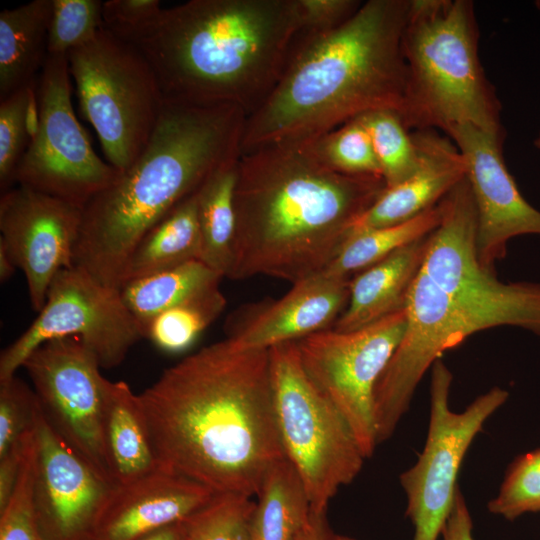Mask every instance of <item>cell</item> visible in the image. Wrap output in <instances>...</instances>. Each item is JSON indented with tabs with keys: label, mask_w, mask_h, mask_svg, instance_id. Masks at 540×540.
<instances>
[{
	"label": "cell",
	"mask_w": 540,
	"mask_h": 540,
	"mask_svg": "<svg viewBox=\"0 0 540 540\" xmlns=\"http://www.w3.org/2000/svg\"><path fill=\"white\" fill-rule=\"evenodd\" d=\"M400 310L363 328L326 329L296 341L302 366L344 416L365 458L377 442L375 387L406 328Z\"/></svg>",
	"instance_id": "obj_13"
},
{
	"label": "cell",
	"mask_w": 540,
	"mask_h": 540,
	"mask_svg": "<svg viewBox=\"0 0 540 540\" xmlns=\"http://www.w3.org/2000/svg\"><path fill=\"white\" fill-rule=\"evenodd\" d=\"M385 188L382 177L332 169L310 140L271 143L241 154L227 278L263 275L295 284L320 274Z\"/></svg>",
	"instance_id": "obj_2"
},
{
	"label": "cell",
	"mask_w": 540,
	"mask_h": 540,
	"mask_svg": "<svg viewBox=\"0 0 540 540\" xmlns=\"http://www.w3.org/2000/svg\"><path fill=\"white\" fill-rule=\"evenodd\" d=\"M113 486L56 432L40 404L33 497L43 538L90 539L95 517Z\"/></svg>",
	"instance_id": "obj_17"
},
{
	"label": "cell",
	"mask_w": 540,
	"mask_h": 540,
	"mask_svg": "<svg viewBox=\"0 0 540 540\" xmlns=\"http://www.w3.org/2000/svg\"><path fill=\"white\" fill-rule=\"evenodd\" d=\"M409 8L410 0H368L334 30L298 32L278 84L247 117L241 154L276 142L313 140L372 111L400 115Z\"/></svg>",
	"instance_id": "obj_3"
},
{
	"label": "cell",
	"mask_w": 540,
	"mask_h": 540,
	"mask_svg": "<svg viewBox=\"0 0 540 540\" xmlns=\"http://www.w3.org/2000/svg\"><path fill=\"white\" fill-rule=\"evenodd\" d=\"M250 529V540H298L311 508L298 474L287 459L266 476Z\"/></svg>",
	"instance_id": "obj_27"
},
{
	"label": "cell",
	"mask_w": 540,
	"mask_h": 540,
	"mask_svg": "<svg viewBox=\"0 0 540 540\" xmlns=\"http://www.w3.org/2000/svg\"><path fill=\"white\" fill-rule=\"evenodd\" d=\"M357 0H295L299 32L326 33L346 22L361 6Z\"/></svg>",
	"instance_id": "obj_38"
},
{
	"label": "cell",
	"mask_w": 540,
	"mask_h": 540,
	"mask_svg": "<svg viewBox=\"0 0 540 540\" xmlns=\"http://www.w3.org/2000/svg\"><path fill=\"white\" fill-rule=\"evenodd\" d=\"M298 32L295 0H190L119 38L148 61L164 101L249 117L278 84Z\"/></svg>",
	"instance_id": "obj_4"
},
{
	"label": "cell",
	"mask_w": 540,
	"mask_h": 540,
	"mask_svg": "<svg viewBox=\"0 0 540 540\" xmlns=\"http://www.w3.org/2000/svg\"><path fill=\"white\" fill-rule=\"evenodd\" d=\"M34 430L35 426L20 442L12 446L5 455L0 457V510L7 504L15 489L27 444Z\"/></svg>",
	"instance_id": "obj_40"
},
{
	"label": "cell",
	"mask_w": 540,
	"mask_h": 540,
	"mask_svg": "<svg viewBox=\"0 0 540 540\" xmlns=\"http://www.w3.org/2000/svg\"><path fill=\"white\" fill-rule=\"evenodd\" d=\"M310 141L332 169L353 176L382 177L370 135L358 118Z\"/></svg>",
	"instance_id": "obj_33"
},
{
	"label": "cell",
	"mask_w": 540,
	"mask_h": 540,
	"mask_svg": "<svg viewBox=\"0 0 540 540\" xmlns=\"http://www.w3.org/2000/svg\"><path fill=\"white\" fill-rule=\"evenodd\" d=\"M357 118L370 135L386 187L407 179L416 170L419 155L413 132L399 113L378 110Z\"/></svg>",
	"instance_id": "obj_30"
},
{
	"label": "cell",
	"mask_w": 540,
	"mask_h": 540,
	"mask_svg": "<svg viewBox=\"0 0 540 540\" xmlns=\"http://www.w3.org/2000/svg\"><path fill=\"white\" fill-rule=\"evenodd\" d=\"M329 536L326 513H317L311 510L298 540H329Z\"/></svg>",
	"instance_id": "obj_42"
},
{
	"label": "cell",
	"mask_w": 540,
	"mask_h": 540,
	"mask_svg": "<svg viewBox=\"0 0 540 540\" xmlns=\"http://www.w3.org/2000/svg\"><path fill=\"white\" fill-rule=\"evenodd\" d=\"M465 158L466 178L476 217V252L480 266L495 274V264L507 253L509 240L540 236V210L521 194L503 155L505 134H492L470 124L446 133Z\"/></svg>",
	"instance_id": "obj_15"
},
{
	"label": "cell",
	"mask_w": 540,
	"mask_h": 540,
	"mask_svg": "<svg viewBox=\"0 0 540 540\" xmlns=\"http://www.w3.org/2000/svg\"><path fill=\"white\" fill-rule=\"evenodd\" d=\"M419 163L404 181L386 187L353 223L349 237L370 229L405 222L439 203L466 177L467 165L459 148L434 129L414 130Z\"/></svg>",
	"instance_id": "obj_20"
},
{
	"label": "cell",
	"mask_w": 540,
	"mask_h": 540,
	"mask_svg": "<svg viewBox=\"0 0 540 540\" xmlns=\"http://www.w3.org/2000/svg\"><path fill=\"white\" fill-rule=\"evenodd\" d=\"M239 157L218 168L196 192L201 261L223 278L228 277L233 262L234 191Z\"/></svg>",
	"instance_id": "obj_25"
},
{
	"label": "cell",
	"mask_w": 540,
	"mask_h": 540,
	"mask_svg": "<svg viewBox=\"0 0 540 540\" xmlns=\"http://www.w3.org/2000/svg\"><path fill=\"white\" fill-rule=\"evenodd\" d=\"M488 510L507 520L540 512V448L518 456L510 464Z\"/></svg>",
	"instance_id": "obj_35"
},
{
	"label": "cell",
	"mask_w": 540,
	"mask_h": 540,
	"mask_svg": "<svg viewBox=\"0 0 540 540\" xmlns=\"http://www.w3.org/2000/svg\"><path fill=\"white\" fill-rule=\"evenodd\" d=\"M138 399L157 468L216 493L257 496L286 459L269 349L241 350L225 338L167 368Z\"/></svg>",
	"instance_id": "obj_1"
},
{
	"label": "cell",
	"mask_w": 540,
	"mask_h": 540,
	"mask_svg": "<svg viewBox=\"0 0 540 540\" xmlns=\"http://www.w3.org/2000/svg\"><path fill=\"white\" fill-rule=\"evenodd\" d=\"M349 283L320 273L280 298L243 305L226 319V339L237 349L262 350L331 329L348 304Z\"/></svg>",
	"instance_id": "obj_18"
},
{
	"label": "cell",
	"mask_w": 540,
	"mask_h": 540,
	"mask_svg": "<svg viewBox=\"0 0 540 540\" xmlns=\"http://www.w3.org/2000/svg\"><path fill=\"white\" fill-rule=\"evenodd\" d=\"M67 60L81 114L107 162L127 171L146 147L164 104L152 67L134 45L104 26Z\"/></svg>",
	"instance_id": "obj_9"
},
{
	"label": "cell",
	"mask_w": 540,
	"mask_h": 540,
	"mask_svg": "<svg viewBox=\"0 0 540 540\" xmlns=\"http://www.w3.org/2000/svg\"><path fill=\"white\" fill-rule=\"evenodd\" d=\"M36 84L23 87L0 100V188L15 182V173L35 132L38 119Z\"/></svg>",
	"instance_id": "obj_31"
},
{
	"label": "cell",
	"mask_w": 540,
	"mask_h": 540,
	"mask_svg": "<svg viewBox=\"0 0 540 540\" xmlns=\"http://www.w3.org/2000/svg\"><path fill=\"white\" fill-rule=\"evenodd\" d=\"M17 266L11 258L6 248L0 244V281H8L17 270Z\"/></svg>",
	"instance_id": "obj_44"
},
{
	"label": "cell",
	"mask_w": 540,
	"mask_h": 540,
	"mask_svg": "<svg viewBox=\"0 0 540 540\" xmlns=\"http://www.w3.org/2000/svg\"><path fill=\"white\" fill-rule=\"evenodd\" d=\"M472 519L465 498L458 488L454 505L446 520L441 535L443 540H474Z\"/></svg>",
	"instance_id": "obj_41"
},
{
	"label": "cell",
	"mask_w": 540,
	"mask_h": 540,
	"mask_svg": "<svg viewBox=\"0 0 540 540\" xmlns=\"http://www.w3.org/2000/svg\"><path fill=\"white\" fill-rule=\"evenodd\" d=\"M329 540H355L351 537H348V536H344V535H333V534H330L329 536Z\"/></svg>",
	"instance_id": "obj_45"
},
{
	"label": "cell",
	"mask_w": 540,
	"mask_h": 540,
	"mask_svg": "<svg viewBox=\"0 0 540 540\" xmlns=\"http://www.w3.org/2000/svg\"><path fill=\"white\" fill-rule=\"evenodd\" d=\"M221 275L200 260L128 281L120 289L123 301L143 336L150 322L163 311L196 295L219 287Z\"/></svg>",
	"instance_id": "obj_26"
},
{
	"label": "cell",
	"mask_w": 540,
	"mask_h": 540,
	"mask_svg": "<svg viewBox=\"0 0 540 540\" xmlns=\"http://www.w3.org/2000/svg\"><path fill=\"white\" fill-rule=\"evenodd\" d=\"M39 409L34 389L23 380L0 381V457L34 428Z\"/></svg>",
	"instance_id": "obj_37"
},
{
	"label": "cell",
	"mask_w": 540,
	"mask_h": 540,
	"mask_svg": "<svg viewBox=\"0 0 540 540\" xmlns=\"http://www.w3.org/2000/svg\"><path fill=\"white\" fill-rule=\"evenodd\" d=\"M56 432L106 482L116 485L104 441L105 381L96 355L77 337L49 340L24 361Z\"/></svg>",
	"instance_id": "obj_14"
},
{
	"label": "cell",
	"mask_w": 540,
	"mask_h": 540,
	"mask_svg": "<svg viewBox=\"0 0 540 540\" xmlns=\"http://www.w3.org/2000/svg\"><path fill=\"white\" fill-rule=\"evenodd\" d=\"M226 304L219 287L205 291L157 315L148 325L145 338L165 353L184 352L219 317Z\"/></svg>",
	"instance_id": "obj_29"
},
{
	"label": "cell",
	"mask_w": 540,
	"mask_h": 540,
	"mask_svg": "<svg viewBox=\"0 0 540 540\" xmlns=\"http://www.w3.org/2000/svg\"><path fill=\"white\" fill-rule=\"evenodd\" d=\"M82 209L18 185L0 197V244L24 273L33 310L45 304L54 277L74 266Z\"/></svg>",
	"instance_id": "obj_16"
},
{
	"label": "cell",
	"mask_w": 540,
	"mask_h": 540,
	"mask_svg": "<svg viewBox=\"0 0 540 540\" xmlns=\"http://www.w3.org/2000/svg\"><path fill=\"white\" fill-rule=\"evenodd\" d=\"M52 0H34L0 13V100L35 83L48 57Z\"/></svg>",
	"instance_id": "obj_23"
},
{
	"label": "cell",
	"mask_w": 540,
	"mask_h": 540,
	"mask_svg": "<svg viewBox=\"0 0 540 540\" xmlns=\"http://www.w3.org/2000/svg\"><path fill=\"white\" fill-rule=\"evenodd\" d=\"M256 502L239 493H217L186 519V540H250Z\"/></svg>",
	"instance_id": "obj_32"
},
{
	"label": "cell",
	"mask_w": 540,
	"mask_h": 540,
	"mask_svg": "<svg viewBox=\"0 0 540 540\" xmlns=\"http://www.w3.org/2000/svg\"><path fill=\"white\" fill-rule=\"evenodd\" d=\"M453 375L440 359L432 365L430 416L425 446L417 462L400 475L413 540H437L454 505L457 478L467 450L485 421L508 399L493 387L463 412L449 406Z\"/></svg>",
	"instance_id": "obj_11"
},
{
	"label": "cell",
	"mask_w": 540,
	"mask_h": 540,
	"mask_svg": "<svg viewBox=\"0 0 540 540\" xmlns=\"http://www.w3.org/2000/svg\"><path fill=\"white\" fill-rule=\"evenodd\" d=\"M64 337L82 340L104 369L120 365L144 338L119 289L102 284L80 267L65 268L51 282L35 320L2 351L0 381L15 376L37 347Z\"/></svg>",
	"instance_id": "obj_12"
},
{
	"label": "cell",
	"mask_w": 540,
	"mask_h": 540,
	"mask_svg": "<svg viewBox=\"0 0 540 540\" xmlns=\"http://www.w3.org/2000/svg\"><path fill=\"white\" fill-rule=\"evenodd\" d=\"M35 459L36 426L28 441L15 489L0 510V540H45L34 506Z\"/></svg>",
	"instance_id": "obj_36"
},
{
	"label": "cell",
	"mask_w": 540,
	"mask_h": 540,
	"mask_svg": "<svg viewBox=\"0 0 540 540\" xmlns=\"http://www.w3.org/2000/svg\"><path fill=\"white\" fill-rule=\"evenodd\" d=\"M273 408L285 458L298 474L310 508L326 513L339 488L366 459L350 425L305 372L296 341L269 348Z\"/></svg>",
	"instance_id": "obj_8"
},
{
	"label": "cell",
	"mask_w": 540,
	"mask_h": 540,
	"mask_svg": "<svg viewBox=\"0 0 540 540\" xmlns=\"http://www.w3.org/2000/svg\"><path fill=\"white\" fill-rule=\"evenodd\" d=\"M246 113L164 101L134 164L82 209L74 266L121 289L145 234L218 168L240 156Z\"/></svg>",
	"instance_id": "obj_5"
},
{
	"label": "cell",
	"mask_w": 540,
	"mask_h": 540,
	"mask_svg": "<svg viewBox=\"0 0 540 540\" xmlns=\"http://www.w3.org/2000/svg\"><path fill=\"white\" fill-rule=\"evenodd\" d=\"M137 540H186V520L157 529Z\"/></svg>",
	"instance_id": "obj_43"
},
{
	"label": "cell",
	"mask_w": 540,
	"mask_h": 540,
	"mask_svg": "<svg viewBox=\"0 0 540 540\" xmlns=\"http://www.w3.org/2000/svg\"><path fill=\"white\" fill-rule=\"evenodd\" d=\"M534 146L540 151V130L534 139Z\"/></svg>",
	"instance_id": "obj_46"
},
{
	"label": "cell",
	"mask_w": 540,
	"mask_h": 540,
	"mask_svg": "<svg viewBox=\"0 0 540 540\" xmlns=\"http://www.w3.org/2000/svg\"><path fill=\"white\" fill-rule=\"evenodd\" d=\"M103 2L52 0L48 55H66L91 41L103 26Z\"/></svg>",
	"instance_id": "obj_34"
},
{
	"label": "cell",
	"mask_w": 540,
	"mask_h": 540,
	"mask_svg": "<svg viewBox=\"0 0 540 540\" xmlns=\"http://www.w3.org/2000/svg\"><path fill=\"white\" fill-rule=\"evenodd\" d=\"M217 493L180 474L157 468L111 488L92 526L91 540H137L185 521Z\"/></svg>",
	"instance_id": "obj_19"
},
{
	"label": "cell",
	"mask_w": 540,
	"mask_h": 540,
	"mask_svg": "<svg viewBox=\"0 0 540 540\" xmlns=\"http://www.w3.org/2000/svg\"><path fill=\"white\" fill-rule=\"evenodd\" d=\"M428 236L354 275L349 283L348 304L332 329L354 331L405 309L409 291L424 261Z\"/></svg>",
	"instance_id": "obj_21"
},
{
	"label": "cell",
	"mask_w": 540,
	"mask_h": 540,
	"mask_svg": "<svg viewBox=\"0 0 540 540\" xmlns=\"http://www.w3.org/2000/svg\"><path fill=\"white\" fill-rule=\"evenodd\" d=\"M87 540H91V539H87Z\"/></svg>",
	"instance_id": "obj_47"
},
{
	"label": "cell",
	"mask_w": 540,
	"mask_h": 540,
	"mask_svg": "<svg viewBox=\"0 0 540 540\" xmlns=\"http://www.w3.org/2000/svg\"><path fill=\"white\" fill-rule=\"evenodd\" d=\"M66 55H48L36 90L38 121L15 182L80 209L121 175L92 148L71 99Z\"/></svg>",
	"instance_id": "obj_10"
},
{
	"label": "cell",
	"mask_w": 540,
	"mask_h": 540,
	"mask_svg": "<svg viewBox=\"0 0 540 540\" xmlns=\"http://www.w3.org/2000/svg\"><path fill=\"white\" fill-rule=\"evenodd\" d=\"M407 83L402 111L411 130L444 134L470 124L505 134L501 105L479 57L470 0H410L403 33Z\"/></svg>",
	"instance_id": "obj_7"
},
{
	"label": "cell",
	"mask_w": 540,
	"mask_h": 540,
	"mask_svg": "<svg viewBox=\"0 0 540 540\" xmlns=\"http://www.w3.org/2000/svg\"><path fill=\"white\" fill-rule=\"evenodd\" d=\"M405 310L404 335L375 387L379 444L391 437L422 377L445 351L499 326L540 336V283L500 281L480 266L474 238L455 234L428 253Z\"/></svg>",
	"instance_id": "obj_6"
},
{
	"label": "cell",
	"mask_w": 540,
	"mask_h": 540,
	"mask_svg": "<svg viewBox=\"0 0 540 540\" xmlns=\"http://www.w3.org/2000/svg\"><path fill=\"white\" fill-rule=\"evenodd\" d=\"M104 441L116 485L157 469L138 394L124 381H105Z\"/></svg>",
	"instance_id": "obj_22"
},
{
	"label": "cell",
	"mask_w": 540,
	"mask_h": 540,
	"mask_svg": "<svg viewBox=\"0 0 540 540\" xmlns=\"http://www.w3.org/2000/svg\"><path fill=\"white\" fill-rule=\"evenodd\" d=\"M159 0H108L103 2V26L122 37L155 19L161 12Z\"/></svg>",
	"instance_id": "obj_39"
},
{
	"label": "cell",
	"mask_w": 540,
	"mask_h": 540,
	"mask_svg": "<svg viewBox=\"0 0 540 540\" xmlns=\"http://www.w3.org/2000/svg\"><path fill=\"white\" fill-rule=\"evenodd\" d=\"M442 212L440 201L405 222L350 236L321 273L333 278L351 279L396 250L429 235L440 224Z\"/></svg>",
	"instance_id": "obj_28"
},
{
	"label": "cell",
	"mask_w": 540,
	"mask_h": 540,
	"mask_svg": "<svg viewBox=\"0 0 540 540\" xmlns=\"http://www.w3.org/2000/svg\"><path fill=\"white\" fill-rule=\"evenodd\" d=\"M196 192L172 209L138 243L128 265L126 283L191 261H201Z\"/></svg>",
	"instance_id": "obj_24"
}]
</instances>
